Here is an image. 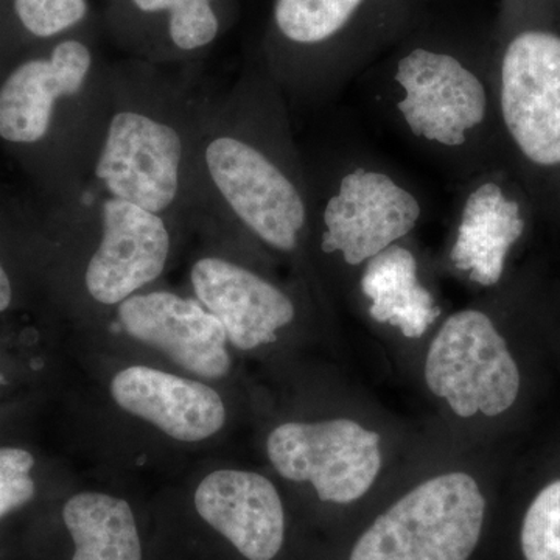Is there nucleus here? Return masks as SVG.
Returning a JSON list of instances; mask_svg holds the SVG:
<instances>
[{
  "label": "nucleus",
  "instance_id": "f257e3e1",
  "mask_svg": "<svg viewBox=\"0 0 560 560\" xmlns=\"http://www.w3.org/2000/svg\"><path fill=\"white\" fill-rule=\"evenodd\" d=\"M190 212H212L285 256L311 237V187L289 119V102L261 68L206 105L194 168Z\"/></svg>",
  "mask_w": 560,
  "mask_h": 560
},
{
  "label": "nucleus",
  "instance_id": "f03ea898",
  "mask_svg": "<svg viewBox=\"0 0 560 560\" xmlns=\"http://www.w3.org/2000/svg\"><path fill=\"white\" fill-rule=\"evenodd\" d=\"M363 75L377 116L456 183L508 162L489 31L471 33L425 14Z\"/></svg>",
  "mask_w": 560,
  "mask_h": 560
},
{
  "label": "nucleus",
  "instance_id": "7ed1b4c3",
  "mask_svg": "<svg viewBox=\"0 0 560 560\" xmlns=\"http://www.w3.org/2000/svg\"><path fill=\"white\" fill-rule=\"evenodd\" d=\"M489 44L506 160L541 221H560V0H500Z\"/></svg>",
  "mask_w": 560,
  "mask_h": 560
},
{
  "label": "nucleus",
  "instance_id": "20e7f679",
  "mask_svg": "<svg viewBox=\"0 0 560 560\" xmlns=\"http://www.w3.org/2000/svg\"><path fill=\"white\" fill-rule=\"evenodd\" d=\"M205 109L154 73H110L108 116L91 168L97 189L168 220L190 212Z\"/></svg>",
  "mask_w": 560,
  "mask_h": 560
},
{
  "label": "nucleus",
  "instance_id": "39448f33",
  "mask_svg": "<svg viewBox=\"0 0 560 560\" xmlns=\"http://www.w3.org/2000/svg\"><path fill=\"white\" fill-rule=\"evenodd\" d=\"M425 14L422 0H272L260 65L287 102H329Z\"/></svg>",
  "mask_w": 560,
  "mask_h": 560
},
{
  "label": "nucleus",
  "instance_id": "423d86ee",
  "mask_svg": "<svg viewBox=\"0 0 560 560\" xmlns=\"http://www.w3.org/2000/svg\"><path fill=\"white\" fill-rule=\"evenodd\" d=\"M305 164L308 242L348 270H361L382 250L412 237L429 212L416 184L368 151H334Z\"/></svg>",
  "mask_w": 560,
  "mask_h": 560
},
{
  "label": "nucleus",
  "instance_id": "0eeeda50",
  "mask_svg": "<svg viewBox=\"0 0 560 560\" xmlns=\"http://www.w3.org/2000/svg\"><path fill=\"white\" fill-rule=\"evenodd\" d=\"M485 515V497L470 475H440L378 515L349 560H469Z\"/></svg>",
  "mask_w": 560,
  "mask_h": 560
},
{
  "label": "nucleus",
  "instance_id": "6e6552de",
  "mask_svg": "<svg viewBox=\"0 0 560 560\" xmlns=\"http://www.w3.org/2000/svg\"><path fill=\"white\" fill-rule=\"evenodd\" d=\"M445 264L480 289H495L511 257L540 219L536 202L508 162L456 183Z\"/></svg>",
  "mask_w": 560,
  "mask_h": 560
},
{
  "label": "nucleus",
  "instance_id": "1a4fd4ad",
  "mask_svg": "<svg viewBox=\"0 0 560 560\" xmlns=\"http://www.w3.org/2000/svg\"><path fill=\"white\" fill-rule=\"evenodd\" d=\"M425 382L459 418H489L510 410L521 372L495 320L482 308H464L442 324L431 341Z\"/></svg>",
  "mask_w": 560,
  "mask_h": 560
},
{
  "label": "nucleus",
  "instance_id": "9d476101",
  "mask_svg": "<svg viewBox=\"0 0 560 560\" xmlns=\"http://www.w3.org/2000/svg\"><path fill=\"white\" fill-rule=\"evenodd\" d=\"M267 452L283 478L312 482L326 503L360 500L382 469L381 436L349 419L283 423L268 438Z\"/></svg>",
  "mask_w": 560,
  "mask_h": 560
},
{
  "label": "nucleus",
  "instance_id": "9b49d317",
  "mask_svg": "<svg viewBox=\"0 0 560 560\" xmlns=\"http://www.w3.org/2000/svg\"><path fill=\"white\" fill-rule=\"evenodd\" d=\"M92 209L101 235L84 268V289L92 301L113 307L164 272L172 253L171 220L106 194Z\"/></svg>",
  "mask_w": 560,
  "mask_h": 560
},
{
  "label": "nucleus",
  "instance_id": "f8f14e48",
  "mask_svg": "<svg viewBox=\"0 0 560 560\" xmlns=\"http://www.w3.org/2000/svg\"><path fill=\"white\" fill-rule=\"evenodd\" d=\"M86 40L62 39L49 57L18 66L0 86V138L35 145L49 136L62 103L98 94L109 86Z\"/></svg>",
  "mask_w": 560,
  "mask_h": 560
},
{
  "label": "nucleus",
  "instance_id": "ddd939ff",
  "mask_svg": "<svg viewBox=\"0 0 560 560\" xmlns=\"http://www.w3.org/2000/svg\"><path fill=\"white\" fill-rule=\"evenodd\" d=\"M117 318L132 340L160 350L191 374L215 381L231 370L226 331L200 301L171 291L136 293L117 305Z\"/></svg>",
  "mask_w": 560,
  "mask_h": 560
},
{
  "label": "nucleus",
  "instance_id": "4468645a",
  "mask_svg": "<svg viewBox=\"0 0 560 560\" xmlns=\"http://www.w3.org/2000/svg\"><path fill=\"white\" fill-rule=\"evenodd\" d=\"M195 296L220 320L228 341L242 350L278 340L298 316V305L285 290L260 272L219 256L201 257L190 270Z\"/></svg>",
  "mask_w": 560,
  "mask_h": 560
},
{
  "label": "nucleus",
  "instance_id": "2eb2a0df",
  "mask_svg": "<svg viewBox=\"0 0 560 560\" xmlns=\"http://www.w3.org/2000/svg\"><path fill=\"white\" fill-rule=\"evenodd\" d=\"M195 508L245 559L272 560L282 550V500L275 485L256 471H212L195 492Z\"/></svg>",
  "mask_w": 560,
  "mask_h": 560
},
{
  "label": "nucleus",
  "instance_id": "dca6fc26",
  "mask_svg": "<svg viewBox=\"0 0 560 560\" xmlns=\"http://www.w3.org/2000/svg\"><path fill=\"white\" fill-rule=\"evenodd\" d=\"M110 394L125 411L180 442L209 440L226 422V407L215 389L153 368L120 371Z\"/></svg>",
  "mask_w": 560,
  "mask_h": 560
},
{
  "label": "nucleus",
  "instance_id": "f3484780",
  "mask_svg": "<svg viewBox=\"0 0 560 560\" xmlns=\"http://www.w3.org/2000/svg\"><path fill=\"white\" fill-rule=\"evenodd\" d=\"M357 287L370 318L408 340H419L442 316L411 237L372 257L361 268Z\"/></svg>",
  "mask_w": 560,
  "mask_h": 560
},
{
  "label": "nucleus",
  "instance_id": "a211bd4d",
  "mask_svg": "<svg viewBox=\"0 0 560 560\" xmlns=\"http://www.w3.org/2000/svg\"><path fill=\"white\" fill-rule=\"evenodd\" d=\"M75 552L72 560H142L138 525L127 501L81 492L62 508Z\"/></svg>",
  "mask_w": 560,
  "mask_h": 560
},
{
  "label": "nucleus",
  "instance_id": "6ab92c4d",
  "mask_svg": "<svg viewBox=\"0 0 560 560\" xmlns=\"http://www.w3.org/2000/svg\"><path fill=\"white\" fill-rule=\"evenodd\" d=\"M132 9L150 18H164L172 49L195 54L215 43L223 18L215 0H130Z\"/></svg>",
  "mask_w": 560,
  "mask_h": 560
},
{
  "label": "nucleus",
  "instance_id": "aec40b11",
  "mask_svg": "<svg viewBox=\"0 0 560 560\" xmlns=\"http://www.w3.org/2000/svg\"><path fill=\"white\" fill-rule=\"evenodd\" d=\"M526 560H560V480L541 489L522 526Z\"/></svg>",
  "mask_w": 560,
  "mask_h": 560
},
{
  "label": "nucleus",
  "instance_id": "412c9836",
  "mask_svg": "<svg viewBox=\"0 0 560 560\" xmlns=\"http://www.w3.org/2000/svg\"><path fill=\"white\" fill-rule=\"evenodd\" d=\"M14 11L25 31L51 38L72 31L90 13L88 0H14Z\"/></svg>",
  "mask_w": 560,
  "mask_h": 560
},
{
  "label": "nucleus",
  "instance_id": "4be33fe9",
  "mask_svg": "<svg viewBox=\"0 0 560 560\" xmlns=\"http://www.w3.org/2000/svg\"><path fill=\"white\" fill-rule=\"evenodd\" d=\"M35 466L32 453L24 448H0V521L10 512L31 503L36 493L31 471Z\"/></svg>",
  "mask_w": 560,
  "mask_h": 560
},
{
  "label": "nucleus",
  "instance_id": "5701e85b",
  "mask_svg": "<svg viewBox=\"0 0 560 560\" xmlns=\"http://www.w3.org/2000/svg\"><path fill=\"white\" fill-rule=\"evenodd\" d=\"M11 298H13V290H11L10 278L7 271L3 270L2 264H0V312L10 307Z\"/></svg>",
  "mask_w": 560,
  "mask_h": 560
},
{
  "label": "nucleus",
  "instance_id": "b1692460",
  "mask_svg": "<svg viewBox=\"0 0 560 560\" xmlns=\"http://www.w3.org/2000/svg\"><path fill=\"white\" fill-rule=\"evenodd\" d=\"M2 382H3V377H2V375H0V383H2Z\"/></svg>",
  "mask_w": 560,
  "mask_h": 560
}]
</instances>
